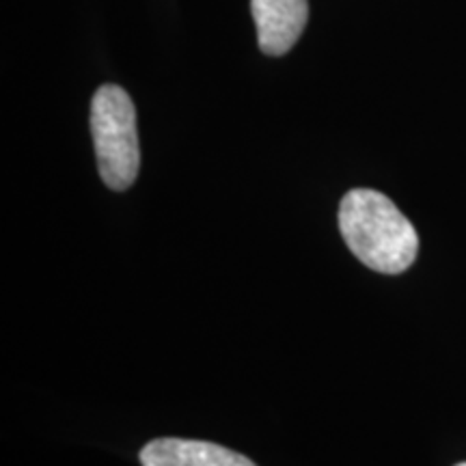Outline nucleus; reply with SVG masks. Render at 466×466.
Listing matches in <instances>:
<instances>
[{"label": "nucleus", "mask_w": 466, "mask_h": 466, "mask_svg": "<svg viewBox=\"0 0 466 466\" xmlns=\"http://www.w3.org/2000/svg\"><path fill=\"white\" fill-rule=\"evenodd\" d=\"M91 134L104 184L116 192L130 188L141 167V147L137 108L121 86L104 85L96 91L91 102Z\"/></svg>", "instance_id": "nucleus-2"}, {"label": "nucleus", "mask_w": 466, "mask_h": 466, "mask_svg": "<svg viewBox=\"0 0 466 466\" xmlns=\"http://www.w3.org/2000/svg\"><path fill=\"white\" fill-rule=\"evenodd\" d=\"M339 229L348 248L371 270L400 275L415 264V227L382 192L350 190L339 206Z\"/></svg>", "instance_id": "nucleus-1"}, {"label": "nucleus", "mask_w": 466, "mask_h": 466, "mask_svg": "<svg viewBox=\"0 0 466 466\" xmlns=\"http://www.w3.org/2000/svg\"><path fill=\"white\" fill-rule=\"evenodd\" d=\"M456 466H466V462H460V464H456Z\"/></svg>", "instance_id": "nucleus-5"}, {"label": "nucleus", "mask_w": 466, "mask_h": 466, "mask_svg": "<svg viewBox=\"0 0 466 466\" xmlns=\"http://www.w3.org/2000/svg\"><path fill=\"white\" fill-rule=\"evenodd\" d=\"M143 466H258L242 453L217 442L156 439L141 450Z\"/></svg>", "instance_id": "nucleus-4"}, {"label": "nucleus", "mask_w": 466, "mask_h": 466, "mask_svg": "<svg viewBox=\"0 0 466 466\" xmlns=\"http://www.w3.org/2000/svg\"><path fill=\"white\" fill-rule=\"evenodd\" d=\"M259 48L268 56H283L299 42L309 17L307 0H250Z\"/></svg>", "instance_id": "nucleus-3"}]
</instances>
